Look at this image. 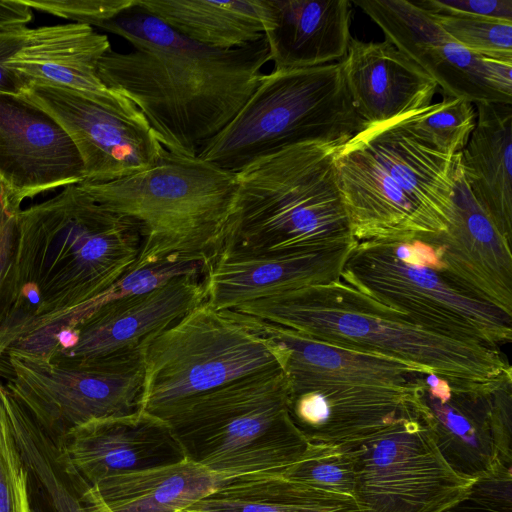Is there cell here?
Returning a JSON list of instances; mask_svg holds the SVG:
<instances>
[{"mask_svg":"<svg viewBox=\"0 0 512 512\" xmlns=\"http://www.w3.org/2000/svg\"><path fill=\"white\" fill-rule=\"evenodd\" d=\"M38 10L73 21L100 27L136 5V0H21Z\"/></svg>","mask_w":512,"mask_h":512,"instance_id":"obj_35","label":"cell"},{"mask_svg":"<svg viewBox=\"0 0 512 512\" xmlns=\"http://www.w3.org/2000/svg\"><path fill=\"white\" fill-rule=\"evenodd\" d=\"M419 413L458 474L478 479L512 464V371L488 382L452 383L423 373Z\"/></svg>","mask_w":512,"mask_h":512,"instance_id":"obj_13","label":"cell"},{"mask_svg":"<svg viewBox=\"0 0 512 512\" xmlns=\"http://www.w3.org/2000/svg\"><path fill=\"white\" fill-rule=\"evenodd\" d=\"M432 15L442 29L468 51L512 64V22L466 15Z\"/></svg>","mask_w":512,"mask_h":512,"instance_id":"obj_33","label":"cell"},{"mask_svg":"<svg viewBox=\"0 0 512 512\" xmlns=\"http://www.w3.org/2000/svg\"><path fill=\"white\" fill-rule=\"evenodd\" d=\"M100 28L131 44L110 50L98 76L143 114L166 151L197 157L236 116L261 83L270 61L264 37L221 50L193 41L137 5Z\"/></svg>","mask_w":512,"mask_h":512,"instance_id":"obj_1","label":"cell"},{"mask_svg":"<svg viewBox=\"0 0 512 512\" xmlns=\"http://www.w3.org/2000/svg\"><path fill=\"white\" fill-rule=\"evenodd\" d=\"M226 479L184 457L106 477L83 489L79 500L83 512H179Z\"/></svg>","mask_w":512,"mask_h":512,"instance_id":"obj_26","label":"cell"},{"mask_svg":"<svg viewBox=\"0 0 512 512\" xmlns=\"http://www.w3.org/2000/svg\"><path fill=\"white\" fill-rule=\"evenodd\" d=\"M0 178L19 204L85 179L81 158L61 126L24 95L1 91Z\"/></svg>","mask_w":512,"mask_h":512,"instance_id":"obj_19","label":"cell"},{"mask_svg":"<svg viewBox=\"0 0 512 512\" xmlns=\"http://www.w3.org/2000/svg\"><path fill=\"white\" fill-rule=\"evenodd\" d=\"M419 240L431 246L448 281L512 316L511 242L474 197L460 158L447 228Z\"/></svg>","mask_w":512,"mask_h":512,"instance_id":"obj_18","label":"cell"},{"mask_svg":"<svg viewBox=\"0 0 512 512\" xmlns=\"http://www.w3.org/2000/svg\"><path fill=\"white\" fill-rule=\"evenodd\" d=\"M53 442L56 461L78 493L106 477L186 457L168 424L142 410L92 420Z\"/></svg>","mask_w":512,"mask_h":512,"instance_id":"obj_17","label":"cell"},{"mask_svg":"<svg viewBox=\"0 0 512 512\" xmlns=\"http://www.w3.org/2000/svg\"><path fill=\"white\" fill-rule=\"evenodd\" d=\"M476 109L464 98L443 97L413 116L417 134L438 152L455 156L463 151L476 125Z\"/></svg>","mask_w":512,"mask_h":512,"instance_id":"obj_32","label":"cell"},{"mask_svg":"<svg viewBox=\"0 0 512 512\" xmlns=\"http://www.w3.org/2000/svg\"><path fill=\"white\" fill-rule=\"evenodd\" d=\"M348 0H269L264 33L274 70L340 62L351 40Z\"/></svg>","mask_w":512,"mask_h":512,"instance_id":"obj_25","label":"cell"},{"mask_svg":"<svg viewBox=\"0 0 512 512\" xmlns=\"http://www.w3.org/2000/svg\"><path fill=\"white\" fill-rule=\"evenodd\" d=\"M430 245L362 241L340 279L414 324L458 341L498 348L512 340V316L448 281Z\"/></svg>","mask_w":512,"mask_h":512,"instance_id":"obj_9","label":"cell"},{"mask_svg":"<svg viewBox=\"0 0 512 512\" xmlns=\"http://www.w3.org/2000/svg\"><path fill=\"white\" fill-rule=\"evenodd\" d=\"M24 96L68 135L81 158L85 182L128 177L155 166L167 153L148 123L109 111L74 91L30 84Z\"/></svg>","mask_w":512,"mask_h":512,"instance_id":"obj_16","label":"cell"},{"mask_svg":"<svg viewBox=\"0 0 512 512\" xmlns=\"http://www.w3.org/2000/svg\"><path fill=\"white\" fill-rule=\"evenodd\" d=\"M444 512H502L467 495Z\"/></svg>","mask_w":512,"mask_h":512,"instance_id":"obj_40","label":"cell"},{"mask_svg":"<svg viewBox=\"0 0 512 512\" xmlns=\"http://www.w3.org/2000/svg\"><path fill=\"white\" fill-rule=\"evenodd\" d=\"M0 512H31L28 471L11 432L0 437Z\"/></svg>","mask_w":512,"mask_h":512,"instance_id":"obj_36","label":"cell"},{"mask_svg":"<svg viewBox=\"0 0 512 512\" xmlns=\"http://www.w3.org/2000/svg\"><path fill=\"white\" fill-rule=\"evenodd\" d=\"M327 344L378 354L452 383L488 382L511 370L498 348L424 329L340 278L241 304L234 309Z\"/></svg>","mask_w":512,"mask_h":512,"instance_id":"obj_4","label":"cell"},{"mask_svg":"<svg viewBox=\"0 0 512 512\" xmlns=\"http://www.w3.org/2000/svg\"><path fill=\"white\" fill-rule=\"evenodd\" d=\"M475 480L448 465L420 413L358 444L355 498L362 512H444Z\"/></svg>","mask_w":512,"mask_h":512,"instance_id":"obj_12","label":"cell"},{"mask_svg":"<svg viewBox=\"0 0 512 512\" xmlns=\"http://www.w3.org/2000/svg\"><path fill=\"white\" fill-rule=\"evenodd\" d=\"M183 36L208 47L227 50L264 37L269 0H136Z\"/></svg>","mask_w":512,"mask_h":512,"instance_id":"obj_28","label":"cell"},{"mask_svg":"<svg viewBox=\"0 0 512 512\" xmlns=\"http://www.w3.org/2000/svg\"><path fill=\"white\" fill-rule=\"evenodd\" d=\"M141 226L78 184L20 213L16 298L0 333V360L34 320L99 295L134 268Z\"/></svg>","mask_w":512,"mask_h":512,"instance_id":"obj_2","label":"cell"},{"mask_svg":"<svg viewBox=\"0 0 512 512\" xmlns=\"http://www.w3.org/2000/svg\"><path fill=\"white\" fill-rule=\"evenodd\" d=\"M415 113L368 126L336 149L357 242L407 241L447 228L460 153L447 156L426 143L413 127Z\"/></svg>","mask_w":512,"mask_h":512,"instance_id":"obj_3","label":"cell"},{"mask_svg":"<svg viewBox=\"0 0 512 512\" xmlns=\"http://www.w3.org/2000/svg\"><path fill=\"white\" fill-rule=\"evenodd\" d=\"M206 269L207 266L203 262L187 260L161 261L135 267L90 300L34 320L24 332L25 339L30 346L41 347L111 302L150 292L176 277L203 276Z\"/></svg>","mask_w":512,"mask_h":512,"instance_id":"obj_30","label":"cell"},{"mask_svg":"<svg viewBox=\"0 0 512 512\" xmlns=\"http://www.w3.org/2000/svg\"><path fill=\"white\" fill-rule=\"evenodd\" d=\"M340 62L353 106L368 126L429 107L438 90L418 64L387 40L351 38Z\"/></svg>","mask_w":512,"mask_h":512,"instance_id":"obj_24","label":"cell"},{"mask_svg":"<svg viewBox=\"0 0 512 512\" xmlns=\"http://www.w3.org/2000/svg\"><path fill=\"white\" fill-rule=\"evenodd\" d=\"M32 512V511H31Z\"/></svg>","mask_w":512,"mask_h":512,"instance_id":"obj_42","label":"cell"},{"mask_svg":"<svg viewBox=\"0 0 512 512\" xmlns=\"http://www.w3.org/2000/svg\"><path fill=\"white\" fill-rule=\"evenodd\" d=\"M419 386L323 385L291 394L289 410L308 443L357 445L417 416Z\"/></svg>","mask_w":512,"mask_h":512,"instance_id":"obj_21","label":"cell"},{"mask_svg":"<svg viewBox=\"0 0 512 512\" xmlns=\"http://www.w3.org/2000/svg\"><path fill=\"white\" fill-rule=\"evenodd\" d=\"M27 26L0 28V91L24 95L26 85L6 67L7 61L21 48L28 32Z\"/></svg>","mask_w":512,"mask_h":512,"instance_id":"obj_38","label":"cell"},{"mask_svg":"<svg viewBox=\"0 0 512 512\" xmlns=\"http://www.w3.org/2000/svg\"><path fill=\"white\" fill-rule=\"evenodd\" d=\"M353 3L382 30L385 40L418 64L443 97L473 104H512V64L475 55L453 40L432 13L407 0Z\"/></svg>","mask_w":512,"mask_h":512,"instance_id":"obj_14","label":"cell"},{"mask_svg":"<svg viewBox=\"0 0 512 512\" xmlns=\"http://www.w3.org/2000/svg\"><path fill=\"white\" fill-rule=\"evenodd\" d=\"M110 50L107 35L92 26L68 23L29 28L21 48L6 63L26 85L65 88L128 119L147 123L125 96L110 90L98 76V63Z\"/></svg>","mask_w":512,"mask_h":512,"instance_id":"obj_20","label":"cell"},{"mask_svg":"<svg viewBox=\"0 0 512 512\" xmlns=\"http://www.w3.org/2000/svg\"><path fill=\"white\" fill-rule=\"evenodd\" d=\"M337 147L292 145L237 171L222 250L307 253L356 243L335 172Z\"/></svg>","mask_w":512,"mask_h":512,"instance_id":"obj_5","label":"cell"},{"mask_svg":"<svg viewBox=\"0 0 512 512\" xmlns=\"http://www.w3.org/2000/svg\"><path fill=\"white\" fill-rule=\"evenodd\" d=\"M367 127L353 106L341 62L273 69L197 157L236 173L252 160L288 146H340Z\"/></svg>","mask_w":512,"mask_h":512,"instance_id":"obj_8","label":"cell"},{"mask_svg":"<svg viewBox=\"0 0 512 512\" xmlns=\"http://www.w3.org/2000/svg\"><path fill=\"white\" fill-rule=\"evenodd\" d=\"M358 444H310L282 476L318 489L355 497Z\"/></svg>","mask_w":512,"mask_h":512,"instance_id":"obj_31","label":"cell"},{"mask_svg":"<svg viewBox=\"0 0 512 512\" xmlns=\"http://www.w3.org/2000/svg\"><path fill=\"white\" fill-rule=\"evenodd\" d=\"M144 345L80 366L6 356L5 388L55 440L92 420L141 410Z\"/></svg>","mask_w":512,"mask_h":512,"instance_id":"obj_11","label":"cell"},{"mask_svg":"<svg viewBox=\"0 0 512 512\" xmlns=\"http://www.w3.org/2000/svg\"><path fill=\"white\" fill-rule=\"evenodd\" d=\"M78 185L101 205L141 226L142 248L134 268L176 260L200 261L208 267L225 245L236 173L198 157L167 151L144 171Z\"/></svg>","mask_w":512,"mask_h":512,"instance_id":"obj_7","label":"cell"},{"mask_svg":"<svg viewBox=\"0 0 512 512\" xmlns=\"http://www.w3.org/2000/svg\"><path fill=\"white\" fill-rule=\"evenodd\" d=\"M33 20V10L21 0H0V28L26 26Z\"/></svg>","mask_w":512,"mask_h":512,"instance_id":"obj_39","label":"cell"},{"mask_svg":"<svg viewBox=\"0 0 512 512\" xmlns=\"http://www.w3.org/2000/svg\"><path fill=\"white\" fill-rule=\"evenodd\" d=\"M476 125L460 153L474 197L499 231L512 238V104H474Z\"/></svg>","mask_w":512,"mask_h":512,"instance_id":"obj_27","label":"cell"},{"mask_svg":"<svg viewBox=\"0 0 512 512\" xmlns=\"http://www.w3.org/2000/svg\"><path fill=\"white\" fill-rule=\"evenodd\" d=\"M205 299L203 276L176 277L150 292L101 307L29 359L80 366L142 346Z\"/></svg>","mask_w":512,"mask_h":512,"instance_id":"obj_15","label":"cell"},{"mask_svg":"<svg viewBox=\"0 0 512 512\" xmlns=\"http://www.w3.org/2000/svg\"><path fill=\"white\" fill-rule=\"evenodd\" d=\"M414 3L434 14L486 17L512 22V0H421Z\"/></svg>","mask_w":512,"mask_h":512,"instance_id":"obj_37","label":"cell"},{"mask_svg":"<svg viewBox=\"0 0 512 512\" xmlns=\"http://www.w3.org/2000/svg\"><path fill=\"white\" fill-rule=\"evenodd\" d=\"M179 512H362L355 497L283 477L254 473L227 478Z\"/></svg>","mask_w":512,"mask_h":512,"instance_id":"obj_29","label":"cell"},{"mask_svg":"<svg viewBox=\"0 0 512 512\" xmlns=\"http://www.w3.org/2000/svg\"><path fill=\"white\" fill-rule=\"evenodd\" d=\"M356 243L307 253L222 250L203 275L205 301L216 310L234 309L271 295L332 282L340 278Z\"/></svg>","mask_w":512,"mask_h":512,"instance_id":"obj_23","label":"cell"},{"mask_svg":"<svg viewBox=\"0 0 512 512\" xmlns=\"http://www.w3.org/2000/svg\"><path fill=\"white\" fill-rule=\"evenodd\" d=\"M11 432L8 416L2 400V385L0 384V437Z\"/></svg>","mask_w":512,"mask_h":512,"instance_id":"obj_41","label":"cell"},{"mask_svg":"<svg viewBox=\"0 0 512 512\" xmlns=\"http://www.w3.org/2000/svg\"><path fill=\"white\" fill-rule=\"evenodd\" d=\"M20 206L0 178V333L16 298Z\"/></svg>","mask_w":512,"mask_h":512,"instance_id":"obj_34","label":"cell"},{"mask_svg":"<svg viewBox=\"0 0 512 512\" xmlns=\"http://www.w3.org/2000/svg\"><path fill=\"white\" fill-rule=\"evenodd\" d=\"M289 401L286 374L277 369L181 401L159 418L186 457L218 475H282L308 446Z\"/></svg>","mask_w":512,"mask_h":512,"instance_id":"obj_6","label":"cell"},{"mask_svg":"<svg viewBox=\"0 0 512 512\" xmlns=\"http://www.w3.org/2000/svg\"><path fill=\"white\" fill-rule=\"evenodd\" d=\"M283 364L277 344L204 301L146 341L140 408L160 417L181 401Z\"/></svg>","mask_w":512,"mask_h":512,"instance_id":"obj_10","label":"cell"},{"mask_svg":"<svg viewBox=\"0 0 512 512\" xmlns=\"http://www.w3.org/2000/svg\"><path fill=\"white\" fill-rule=\"evenodd\" d=\"M224 312L284 353L290 395L333 384L415 389L426 371L403 361L306 338L290 329L234 310Z\"/></svg>","mask_w":512,"mask_h":512,"instance_id":"obj_22","label":"cell"}]
</instances>
